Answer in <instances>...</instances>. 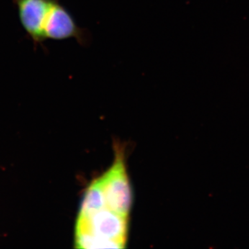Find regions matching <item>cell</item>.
Segmentation results:
<instances>
[{
    "label": "cell",
    "mask_w": 249,
    "mask_h": 249,
    "mask_svg": "<svg viewBox=\"0 0 249 249\" xmlns=\"http://www.w3.org/2000/svg\"><path fill=\"white\" fill-rule=\"evenodd\" d=\"M24 30L35 43L74 38L81 45L89 35L77 25L60 0H14Z\"/></svg>",
    "instance_id": "obj_1"
},
{
    "label": "cell",
    "mask_w": 249,
    "mask_h": 249,
    "mask_svg": "<svg viewBox=\"0 0 249 249\" xmlns=\"http://www.w3.org/2000/svg\"><path fill=\"white\" fill-rule=\"evenodd\" d=\"M76 232H85L102 238L125 245L127 217L105 208L88 217H79Z\"/></svg>",
    "instance_id": "obj_3"
},
{
    "label": "cell",
    "mask_w": 249,
    "mask_h": 249,
    "mask_svg": "<svg viewBox=\"0 0 249 249\" xmlns=\"http://www.w3.org/2000/svg\"><path fill=\"white\" fill-rule=\"evenodd\" d=\"M107 208L128 217L132 203V190L122 155L118 154L114 164L100 177Z\"/></svg>",
    "instance_id": "obj_2"
},
{
    "label": "cell",
    "mask_w": 249,
    "mask_h": 249,
    "mask_svg": "<svg viewBox=\"0 0 249 249\" xmlns=\"http://www.w3.org/2000/svg\"><path fill=\"white\" fill-rule=\"evenodd\" d=\"M105 208H107L106 196L101 178H98L91 182L85 192L78 216L88 217Z\"/></svg>",
    "instance_id": "obj_4"
},
{
    "label": "cell",
    "mask_w": 249,
    "mask_h": 249,
    "mask_svg": "<svg viewBox=\"0 0 249 249\" xmlns=\"http://www.w3.org/2000/svg\"><path fill=\"white\" fill-rule=\"evenodd\" d=\"M75 243L78 249H123L124 245L119 242L85 232H76Z\"/></svg>",
    "instance_id": "obj_5"
}]
</instances>
